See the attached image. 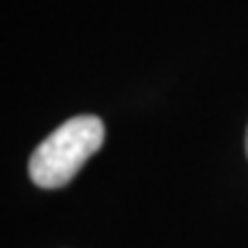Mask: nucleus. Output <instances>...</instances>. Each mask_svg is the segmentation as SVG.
I'll use <instances>...</instances> for the list:
<instances>
[{
    "instance_id": "obj_2",
    "label": "nucleus",
    "mask_w": 248,
    "mask_h": 248,
    "mask_svg": "<svg viewBox=\"0 0 248 248\" xmlns=\"http://www.w3.org/2000/svg\"><path fill=\"white\" fill-rule=\"evenodd\" d=\"M246 152H248V132H246Z\"/></svg>"
},
{
    "instance_id": "obj_1",
    "label": "nucleus",
    "mask_w": 248,
    "mask_h": 248,
    "mask_svg": "<svg viewBox=\"0 0 248 248\" xmlns=\"http://www.w3.org/2000/svg\"><path fill=\"white\" fill-rule=\"evenodd\" d=\"M104 144V122L94 114H78L53 129L28 160V175L38 187H63Z\"/></svg>"
}]
</instances>
